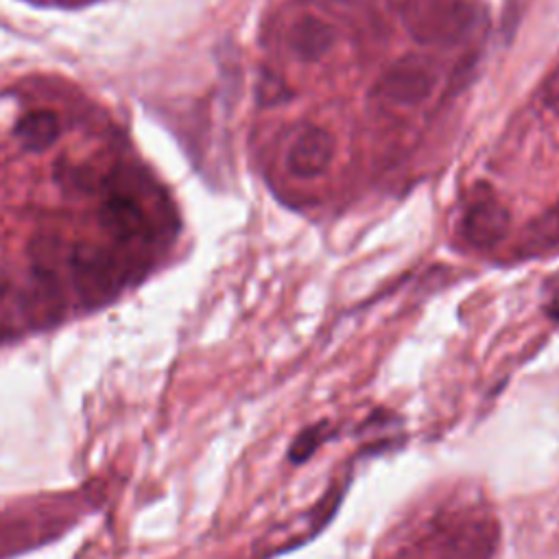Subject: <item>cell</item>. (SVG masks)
Returning a JSON list of instances; mask_svg holds the SVG:
<instances>
[{"instance_id":"obj_1","label":"cell","mask_w":559,"mask_h":559,"mask_svg":"<svg viewBox=\"0 0 559 559\" xmlns=\"http://www.w3.org/2000/svg\"><path fill=\"white\" fill-rule=\"evenodd\" d=\"M406 33L430 46H454L476 24L472 0H404L400 9Z\"/></svg>"},{"instance_id":"obj_2","label":"cell","mask_w":559,"mask_h":559,"mask_svg":"<svg viewBox=\"0 0 559 559\" xmlns=\"http://www.w3.org/2000/svg\"><path fill=\"white\" fill-rule=\"evenodd\" d=\"M70 269L81 299L90 306L111 299L124 282L122 262L96 245H76L70 253Z\"/></svg>"},{"instance_id":"obj_3","label":"cell","mask_w":559,"mask_h":559,"mask_svg":"<svg viewBox=\"0 0 559 559\" xmlns=\"http://www.w3.org/2000/svg\"><path fill=\"white\" fill-rule=\"evenodd\" d=\"M437 83L439 72L430 59L406 55L380 74L373 85V94L395 107H415L430 98Z\"/></svg>"},{"instance_id":"obj_4","label":"cell","mask_w":559,"mask_h":559,"mask_svg":"<svg viewBox=\"0 0 559 559\" xmlns=\"http://www.w3.org/2000/svg\"><path fill=\"white\" fill-rule=\"evenodd\" d=\"M336 151L334 135L323 127H306L288 146L286 168L297 179H314L323 175Z\"/></svg>"},{"instance_id":"obj_5","label":"cell","mask_w":559,"mask_h":559,"mask_svg":"<svg viewBox=\"0 0 559 559\" xmlns=\"http://www.w3.org/2000/svg\"><path fill=\"white\" fill-rule=\"evenodd\" d=\"M511 229L509 210L496 199L474 201L463 216V238L476 249L496 247Z\"/></svg>"},{"instance_id":"obj_6","label":"cell","mask_w":559,"mask_h":559,"mask_svg":"<svg viewBox=\"0 0 559 559\" xmlns=\"http://www.w3.org/2000/svg\"><path fill=\"white\" fill-rule=\"evenodd\" d=\"M496 550V526L489 520H467L454 526L439 559H491Z\"/></svg>"},{"instance_id":"obj_7","label":"cell","mask_w":559,"mask_h":559,"mask_svg":"<svg viewBox=\"0 0 559 559\" xmlns=\"http://www.w3.org/2000/svg\"><path fill=\"white\" fill-rule=\"evenodd\" d=\"M286 41H288L290 52L299 61L314 63L332 50V46L336 41V31L332 24H328L319 15L306 13V15H299L288 26Z\"/></svg>"},{"instance_id":"obj_8","label":"cell","mask_w":559,"mask_h":559,"mask_svg":"<svg viewBox=\"0 0 559 559\" xmlns=\"http://www.w3.org/2000/svg\"><path fill=\"white\" fill-rule=\"evenodd\" d=\"M100 225L118 240H133L146 234L142 205L122 192H111L100 205Z\"/></svg>"},{"instance_id":"obj_9","label":"cell","mask_w":559,"mask_h":559,"mask_svg":"<svg viewBox=\"0 0 559 559\" xmlns=\"http://www.w3.org/2000/svg\"><path fill=\"white\" fill-rule=\"evenodd\" d=\"M15 140L24 151L31 153H41L48 146H52L59 138V120L52 111L48 109H37L28 111L22 116L13 129Z\"/></svg>"},{"instance_id":"obj_10","label":"cell","mask_w":559,"mask_h":559,"mask_svg":"<svg viewBox=\"0 0 559 559\" xmlns=\"http://www.w3.org/2000/svg\"><path fill=\"white\" fill-rule=\"evenodd\" d=\"M559 247V207L537 216L522 234V251L539 255Z\"/></svg>"},{"instance_id":"obj_11","label":"cell","mask_w":559,"mask_h":559,"mask_svg":"<svg viewBox=\"0 0 559 559\" xmlns=\"http://www.w3.org/2000/svg\"><path fill=\"white\" fill-rule=\"evenodd\" d=\"M325 441V424L319 421V424H312L308 428H304L290 443L288 452H286V459L295 465H301L306 463L308 459H312V454L319 450V445Z\"/></svg>"},{"instance_id":"obj_12","label":"cell","mask_w":559,"mask_h":559,"mask_svg":"<svg viewBox=\"0 0 559 559\" xmlns=\"http://www.w3.org/2000/svg\"><path fill=\"white\" fill-rule=\"evenodd\" d=\"M255 94H258L260 105H266V107L277 105V103H284L286 98H290V96H288V90H286V85H284V81H282L277 74H273V72H262V74H260Z\"/></svg>"},{"instance_id":"obj_13","label":"cell","mask_w":559,"mask_h":559,"mask_svg":"<svg viewBox=\"0 0 559 559\" xmlns=\"http://www.w3.org/2000/svg\"><path fill=\"white\" fill-rule=\"evenodd\" d=\"M542 103L546 109L559 116V66L546 76L542 85Z\"/></svg>"},{"instance_id":"obj_14","label":"cell","mask_w":559,"mask_h":559,"mask_svg":"<svg viewBox=\"0 0 559 559\" xmlns=\"http://www.w3.org/2000/svg\"><path fill=\"white\" fill-rule=\"evenodd\" d=\"M546 310H548V314L552 319H559V286L552 290V295H550V299L546 304Z\"/></svg>"},{"instance_id":"obj_15","label":"cell","mask_w":559,"mask_h":559,"mask_svg":"<svg viewBox=\"0 0 559 559\" xmlns=\"http://www.w3.org/2000/svg\"><path fill=\"white\" fill-rule=\"evenodd\" d=\"M7 290H9V280H7V275L0 271V299L7 295Z\"/></svg>"}]
</instances>
